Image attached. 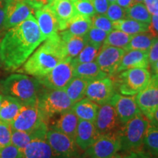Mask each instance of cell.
I'll return each instance as SVG.
<instances>
[{
  "label": "cell",
  "mask_w": 158,
  "mask_h": 158,
  "mask_svg": "<svg viewBox=\"0 0 158 158\" xmlns=\"http://www.w3.org/2000/svg\"><path fill=\"white\" fill-rule=\"evenodd\" d=\"M45 41L37 20L32 15L9 29L0 42V54L5 70H15L25 63L41 43Z\"/></svg>",
  "instance_id": "1"
},
{
  "label": "cell",
  "mask_w": 158,
  "mask_h": 158,
  "mask_svg": "<svg viewBox=\"0 0 158 158\" xmlns=\"http://www.w3.org/2000/svg\"><path fill=\"white\" fill-rule=\"evenodd\" d=\"M67 58L63 43L57 33L45 40L43 45L29 57L23 70L27 74L41 78Z\"/></svg>",
  "instance_id": "2"
},
{
  "label": "cell",
  "mask_w": 158,
  "mask_h": 158,
  "mask_svg": "<svg viewBox=\"0 0 158 158\" xmlns=\"http://www.w3.org/2000/svg\"><path fill=\"white\" fill-rule=\"evenodd\" d=\"M41 84L37 78L23 74H12L0 81V91L5 95L10 96L22 104L37 101Z\"/></svg>",
  "instance_id": "3"
},
{
  "label": "cell",
  "mask_w": 158,
  "mask_h": 158,
  "mask_svg": "<svg viewBox=\"0 0 158 158\" xmlns=\"http://www.w3.org/2000/svg\"><path fill=\"white\" fill-rule=\"evenodd\" d=\"M149 124V120L141 112L122 125L119 131L121 150L128 152L141 149Z\"/></svg>",
  "instance_id": "4"
},
{
  "label": "cell",
  "mask_w": 158,
  "mask_h": 158,
  "mask_svg": "<svg viewBox=\"0 0 158 158\" xmlns=\"http://www.w3.org/2000/svg\"><path fill=\"white\" fill-rule=\"evenodd\" d=\"M37 105L48 121L51 116L71 109L73 103L64 90L45 88L40 92Z\"/></svg>",
  "instance_id": "5"
},
{
  "label": "cell",
  "mask_w": 158,
  "mask_h": 158,
  "mask_svg": "<svg viewBox=\"0 0 158 158\" xmlns=\"http://www.w3.org/2000/svg\"><path fill=\"white\" fill-rule=\"evenodd\" d=\"M151 74L147 68H133L118 75L116 88L123 95L135 96L149 84Z\"/></svg>",
  "instance_id": "6"
},
{
  "label": "cell",
  "mask_w": 158,
  "mask_h": 158,
  "mask_svg": "<svg viewBox=\"0 0 158 158\" xmlns=\"http://www.w3.org/2000/svg\"><path fill=\"white\" fill-rule=\"evenodd\" d=\"M44 124H47V121L39 108L37 101L34 103L22 104L11 126L13 130L31 132Z\"/></svg>",
  "instance_id": "7"
},
{
  "label": "cell",
  "mask_w": 158,
  "mask_h": 158,
  "mask_svg": "<svg viewBox=\"0 0 158 158\" xmlns=\"http://www.w3.org/2000/svg\"><path fill=\"white\" fill-rule=\"evenodd\" d=\"M73 78L74 64L72 59L67 58L59 63L45 76L37 78L45 88L64 90Z\"/></svg>",
  "instance_id": "8"
},
{
  "label": "cell",
  "mask_w": 158,
  "mask_h": 158,
  "mask_svg": "<svg viewBox=\"0 0 158 158\" xmlns=\"http://www.w3.org/2000/svg\"><path fill=\"white\" fill-rule=\"evenodd\" d=\"M121 150L119 132L100 135L95 142L85 151L87 158H108Z\"/></svg>",
  "instance_id": "9"
},
{
  "label": "cell",
  "mask_w": 158,
  "mask_h": 158,
  "mask_svg": "<svg viewBox=\"0 0 158 158\" xmlns=\"http://www.w3.org/2000/svg\"><path fill=\"white\" fill-rule=\"evenodd\" d=\"M46 140L57 158H74L77 156V145L74 139L54 127L48 130Z\"/></svg>",
  "instance_id": "10"
},
{
  "label": "cell",
  "mask_w": 158,
  "mask_h": 158,
  "mask_svg": "<svg viewBox=\"0 0 158 158\" xmlns=\"http://www.w3.org/2000/svg\"><path fill=\"white\" fill-rule=\"evenodd\" d=\"M94 124L99 135L118 133L122 127L115 108L110 103L99 106Z\"/></svg>",
  "instance_id": "11"
},
{
  "label": "cell",
  "mask_w": 158,
  "mask_h": 158,
  "mask_svg": "<svg viewBox=\"0 0 158 158\" xmlns=\"http://www.w3.org/2000/svg\"><path fill=\"white\" fill-rule=\"evenodd\" d=\"M115 82L110 76L93 81L88 84L85 96L98 106L109 103L116 92Z\"/></svg>",
  "instance_id": "12"
},
{
  "label": "cell",
  "mask_w": 158,
  "mask_h": 158,
  "mask_svg": "<svg viewBox=\"0 0 158 158\" xmlns=\"http://www.w3.org/2000/svg\"><path fill=\"white\" fill-rule=\"evenodd\" d=\"M135 99L141 113L150 121L158 108V74L151 76L148 86L135 95Z\"/></svg>",
  "instance_id": "13"
},
{
  "label": "cell",
  "mask_w": 158,
  "mask_h": 158,
  "mask_svg": "<svg viewBox=\"0 0 158 158\" xmlns=\"http://www.w3.org/2000/svg\"><path fill=\"white\" fill-rule=\"evenodd\" d=\"M125 52L122 48L102 45L95 62L102 72L108 76H114Z\"/></svg>",
  "instance_id": "14"
},
{
  "label": "cell",
  "mask_w": 158,
  "mask_h": 158,
  "mask_svg": "<svg viewBox=\"0 0 158 158\" xmlns=\"http://www.w3.org/2000/svg\"><path fill=\"white\" fill-rule=\"evenodd\" d=\"M109 103L115 108L122 125L126 124L138 114L141 113L136 103L135 96H127L116 93Z\"/></svg>",
  "instance_id": "15"
},
{
  "label": "cell",
  "mask_w": 158,
  "mask_h": 158,
  "mask_svg": "<svg viewBox=\"0 0 158 158\" xmlns=\"http://www.w3.org/2000/svg\"><path fill=\"white\" fill-rule=\"evenodd\" d=\"M7 11L5 22V30L19 25L35 13V10L23 2L7 0Z\"/></svg>",
  "instance_id": "16"
},
{
  "label": "cell",
  "mask_w": 158,
  "mask_h": 158,
  "mask_svg": "<svg viewBox=\"0 0 158 158\" xmlns=\"http://www.w3.org/2000/svg\"><path fill=\"white\" fill-rule=\"evenodd\" d=\"M35 14L40 31L45 40L58 33L59 24L56 18L48 5L35 10Z\"/></svg>",
  "instance_id": "17"
},
{
  "label": "cell",
  "mask_w": 158,
  "mask_h": 158,
  "mask_svg": "<svg viewBox=\"0 0 158 158\" xmlns=\"http://www.w3.org/2000/svg\"><path fill=\"white\" fill-rule=\"evenodd\" d=\"M48 5L56 18L59 31L65 30L68 28L69 23L77 15L71 0H49Z\"/></svg>",
  "instance_id": "18"
},
{
  "label": "cell",
  "mask_w": 158,
  "mask_h": 158,
  "mask_svg": "<svg viewBox=\"0 0 158 158\" xmlns=\"http://www.w3.org/2000/svg\"><path fill=\"white\" fill-rule=\"evenodd\" d=\"M99 136L94 122L79 119L74 138L79 149L86 151L95 142Z\"/></svg>",
  "instance_id": "19"
},
{
  "label": "cell",
  "mask_w": 158,
  "mask_h": 158,
  "mask_svg": "<svg viewBox=\"0 0 158 158\" xmlns=\"http://www.w3.org/2000/svg\"><path fill=\"white\" fill-rule=\"evenodd\" d=\"M149 63L148 60V51L130 50L124 53L121 62L118 65L116 74L133 68H147Z\"/></svg>",
  "instance_id": "20"
},
{
  "label": "cell",
  "mask_w": 158,
  "mask_h": 158,
  "mask_svg": "<svg viewBox=\"0 0 158 158\" xmlns=\"http://www.w3.org/2000/svg\"><path fill=\"white\" fill-rule=\"evenodd\" d=\"M23 158H57L46 137L32 140L23 151Z\"/></svg>",
  "instance_id": "21"
},
{
  "label": "cell",
  "mask_w": 158,
  "mask_h": 158,
  "mask_svg": "<svg viewBox=\"0 0 158 158\" xmlns=\"http://www.w3.org/2000/svg\"><path fill=\"white\" fill-rule=\"evenodd\" d=\"M47 124H43L39 128L31 132H23L13 130L12 128L11 143L23 152V149L32 140L37 138L46 137L48 131Z\"/></svg>",
  "instance_id": "22"
},
{
  "label": "cell",
  "mask_w": 158,
  "mask_h": 158,
  "mask_svg": "<svg viewBox=\"0 0 158 158\" xmlns=\"http://www.w3.org/2000/svg\"><path fill=\"white\" fill-rule=\"evenodd\" d=\"M59 35L63 43L65 54L68 58L73 59L78 56L87 43L85 36H75L70 34L67 30L61 31Z\"/></svg>",
  "instance_id": "23"
},
{
  "label": "cell",
  "mask_w": 158,
  "mask_h": 158,
  "mask_svg": "<svg viewBox=\"0 0 158 158\" xmlns=\"http://www.w3.org/2000/svg\"><path fill=\"white\" fill-rule=\"evenodd\" d=\"M78 122L79 118L71 108L61 114L53 127L74 139Z\"/></svg>",
  "instance_id": "24"
},
{
  "label": "cell",
  "mask_w": 158,
  "mask_h": 158,
  "mask_svg": "<svg viewBox=\"0 0 158 158\" xmlns=\"http://www.w3.org/2000/svg\"><path fill=\"white\" fill-rule=\"evenodd\" d=\"M98 108V105L87 98L75 102L72 106V110L79 119L92 122L95 121Z\"/></svg>",
  "instance_id": "25"
},
{
  "label": "cell",
  "mask_w": 158,
  "mask_h": 158,
  "mask_svg": "<svg viewBox=\"0 0 158 158\" xmlns=\"http://www.w3.org/2000/svg\"><path fill=\"white\" fill-rule=\"evenodd\" d=\"M108 76L100 70L95 61L74 65V77H78L89 82Z\"/></svg>",
  "instance_id": "26"
},
{
  "label": "cell",
  "mask_w": 158,
  "mask_h": 158,
  "mask_svg": "<svg viewBox=\"0 0 158 158\" xmlns=\"http://www.w3.org/2000/svg\"><path fill=\"white\" fill-rule=\"evenodd\" d=\"M21 106L22 103L17 99L5 95L0 108V120L11 124L19 114Z\"/></svg>",
  "instance_id": "27"
},
{
  "label": "cell",
  "mask_w": 158,
  "mask_h": 158,
  "mask_svg": "<svg viewBox=\"0 0 158 158\" xmlns=\"http://www.w3.org/2000/svg\"><path fill=\"white\" fill-rule=\"evenodd\" d=\"M150 25L151 24H147L130 19H121L113 22L114 29H118L130 35H135L149 31Z\"/></svg>",
  "instance_id": "28"
},
{
  "label": "cell",
  "mask_w": 158,
  "mask_h": 158,
  "mask_svg": "<svg viewBox=\"0 0 158 158\" xmlns=\"http://www.w3.org/2000/svg\"><path fill=\"white\" fill-rule=\"evenodd\" d=\"M155 33L148 31L146 32L133 35L131 40L126 47L125 51L130 50H141L149 51L156 38Z\"/></svg>",
  "instance_id": "29"
},
{
  "label": "cell",
  "mask_w": 158,
  "mask_h": 158,
  "mask_svg": "<svg viewBox=\"0 0 158 158\" xmlns=\"http://www.w3.org/2000/svg\"><path fill=\"white\" fill-rule=\"evenodd\" d=\"M89 81L78 77H74L64 89L69 98L73 103L79 101L84 98Z\"/></svg>",
  "instance_id": "30"
},
{
  "label": "cell",
  "mask_w": 158,
  "mask_h": 158,
  "mask_svg": "<svg viewBox=\"0 0 158 158\" xmlns=\"http://www.w3.org/2000/svg\"><path fill=\"white\" fill-rule=\"evenodd\" d=\"M92 19L91 18L83 16L77 14L73 18L69 23L67 30L69 33L75 36H85L89 29L92 28Z\"/></svg>",
  "instance_id": "31"
},
{
  "label": "cell",
  "mask_w": 158,
  "mask_h": 158,
  "mask_svg": "<svg viewBox=\"0 0 158 158\" xmlns=\"http://www.w3.org/2000/svg\"><path fill=\"white\" fill-rule=\"evenodd\" d=\"M126 18L147 24H151L152 22V14L142 2H134L126 9Z\"/></svg>",
  "instance_id": "32"
},
{
  "label": "cell",
  "mask_w": 158,
  "mask_h": 158,
  "mask_svg": "<svg viewBox=\"0 0 158 158\" xmlns=\"http://www.w3.org/2000/svg\"><path fill=\"white\" fill-rule=\"evenodd\" d=\"M132 37L133 35H128L118 29H115L108 33L102 45L120 48L125 51L126 47L131 40Z\"/></svg>",
  "instance_id": "33"
},
{
  "label": "cell",
  "mask_w": 158,
  "mask_h": 158,
  "mask_svg": "<svg viewBox=\"0 0 158 158\" xmlns=\"http://www.w3.org/2000/svg\"><path fill=\"white\" fill-rule=\"evenodd\" d=\"M143 146L152 155L158 157V127L149 124L143 139Z\"/></svg>",
  "instance_id": "34"
},
{
  "label": "cell",
  "mask_w": 158,
  "mask_h": 158,
  "mask_svg": "<svg viewBox=\"0 0 158 158\" xmlns=\"http://www.w3.org/2000/svg\"><path fill=\"white\" fill-rule=\"evenodd\" d=\"M100 48L94 46L89 43H86V45L82 49V51L79 53L78 56L72 59L73 63L74 65H76L81 64V63L94 62L98 56L99 52H100Z\"/></svg>",
  "instance_id": "35"
},
{
  "label": "cell",
  "mask_w": 158,
  "mask_h": 158,
  "mask_svg": "<svg viewBox=\"0 0 158 158\" xmlns=\"http://www.w3.org/2000/svg\"><path fill=\"white\" fill-rule=\"evenodd\" d=\"M108 33L101 29L92 27L89 29L87 34L85 35L87 43L100 48L103 44Z\"/></svg>",
  "instance_id": "36"
},
{
  "label": "cell",
  "mask_w": 158,
  "mask_h": 158,
  "mask_svg": "<svg viewBox=\"0 0 158 158\" xmlns=\"http://www.w3.org/2000/svg\"><path fill=\"white\" fill-rule=\"evenodd\" d=\"M73 3L76 13L83 16L92 18L96 15L94 7L89 0H71Z\"/></svg>",
  "instance_id": "37"
},
{
  "label": "cell",
  "mask_w": 158,
  "mask_h": 158,
  "mask_svg": "<svg viewBox=\"0 0 158 158\" xmlns=\"http://www.w3.org/2000/svg\"><path fill=\"white\" fill-rule=\"evenodd\" d=\"M91 19L92 27L100 29L108 33L113 30V22L105 15H94Z\"/></svg>",
  "instance_id": "38"
},
{
  "label": "cell",
  "mask_w": 158,
  "mask_h": 158,
  "mask_svg": "<svg viewBox=\"0 0 158 158\" xmlns=\"http://www.w3.org/2000/svg\"><path fill=\"white\" fill-rule=\"evenodd\" d=\"M105 15L114 22L126 17V9L122 7L116 2L110 3Z\"/></svg>",
  "instance_id": "39"
},
{
  "label": "cell",
  "mask_w": 158,
  "mask_h": 158,
  "mask_svg": "<svg viewBox=\"0 0 158 158\" xmlns=\"http://www.w3.org/2000/svg\"><path fill=\"white\" fill-rule=\"evenodd\" d=\"M11 124L0 120V148L11 144Z\"/></svg>",
  "instance_id": "40"
},
{
  "label": "cell",
  "mask_w": 158,
  "mask_h": 158,
  "mask_svg": "<svg viewBox=\"0 0 158 158\" xmlns=\"http://www.w3.org/2000/svg\"><path fill=\"white\" fill-rule=\"evenodd\" d=\"M0 158H23V152L13 144L0 148Z\"/></svg>",
  "instance_id": "41"
},
{
  "label": "cell",
  "mask_w": 158,
  "mask_h": 158,
  "mask_svg": "<svg viewBox=\"0 0 158 158\" xmlns=\"http://www.w3.org/2000/svg\"><path fill=\"white\" fill-rule=\"evenodd\" d=\"M94 7L96 14L105 15L109 7V2L108 0H89Z\"/></svg>",
  "instance_id": "42"
},
{
  "label": "cell",
  "mask_w": 158,
  "mask_h": 158,
  "mask_svg": "<svg viewBox=\"0 0 158 158\" xmlns=\"http://www.w3.org/2000/svg\"><path fill=\"white\" fill-rule=\"evenodd\" d=\"M7 0H0V37H2L5 29V22L6 19V11H7Z\"/></svg>",
  "instance_id": "43"
},
{
  "label": "cell",
  "mask_w": 158,
  "mask_h": 158,
  "mask_svg": "<svg viewBox=\"0 0 158 158\" xmlns=\"http://www.w3.org/2000/svg\"><path fill=\"white\" fill-rule=\"evenodd\" d=\"M148 60L149 64H152L158 60V37H156L148 51Z\"/></svg>",
  "instance_id": "44"
},
{
  "label": "cell",
  "mask_w": 158,
  "mask_h": 158,
  "mask_svg": "<svg viewBox=\"0 0 158 158\" xmlns=\"http://www.w3.org/2000/svg\"><path fill=\"white\" fill-rule=\"evenodd\" d=\"M124 158H157V157L147 152L139 149L128 152V153L124 156Z\"/></svg>",
  "instance_id": "45"
},
{
  "label": "cell",
  "mask_w": 158,
  "mask_h": 158,
  "mask_svg": "<svg viewBox=\"0 0 158 158\" xmlns=\"http://www.w3.org/2000/svg\"><path fill=\"white\" fill-rule=\"evenodd\" d=\"M49 0H26L25 2L32 7L33 9L37 10L44 6L48 5Z\"/></svg>",
  "instance_id": "46"
},
{
  "label": "cell",
  "mask_w": 158,
  "mask_h": 158,
  "mask_svg": "<svg viewBox=\"0 0 158 158\" xmlns=\"http://www.w3.org/2000/svg\"><path fill=\"white\" fill-rule=\"evenodd\" d=\"M116 2L123 8L127 9L133 5L135 2V1L134 0H116Z\"/></svg>",
  "instance_id": "47"
},
{
  "label": "cell",
  "mask_w": 158,
  "mask_h": 158,
  "mask_svg": "<svg viewBox=\"0 0 158 158\" xmlns=\"http://www.w3.org/2000/svg\"><path fill=\"white\" fill-rule=\"evenodd\" d=\"M151 27L158 33V13L152 15Z\"/></svg>",
  "instance_id": "48"
},
{
  "label": "cell",
  "mask_w": 158,
  "mask_h": 158,
  "mask_svg": "<svg viewBox=\"0 0 158 158\" xmlns=\"http://www.w3.org/2000/svg\"><path fill=\"white\" fill-rule=\"evenodd\" d=\"M150 123L158 127V108L154 111L152 116L150 119Z\"/></svg>",
  "instance_id": "49"
},
{
  "label": "cell",
  "mask_w": 158,
  "mask_h": 158,
  "mask_svg": "<svg viewBox=\"0 0 158 158\" xmlns=\"http://www.w3.org/2000/svg\"><path fill=\"white\" fill-rule=\"evenodd\" d=\"M151 65L152 70L153 72L155 73V74H158V60Z\"/></svg>",
  "instance_id": "50"
},
{
  "label": "cell",
  "mask_w": 158,
  "mask_h": 158,
  "mask_svg": "<svg viewBox=\"0 0 158 158\" xmlns=\"http://www.w3.org/2000/svg\"><path fill=\"white\" fill-rule=\"evenodd\" d=\"M158 0H143V2H145V5L146 6H149V5H152L154 4H155Z\"/></svg>",
  "instance_id": "51"
},
{
  "label": "cell",
  "mask_w": 158,
  "mask_h": 158,
  "mask_svg": "<svg viewBox=\"0 0 158 158\" xmlns=\"http://www.w3.org/2000/svg\"><path fill=\"white\" fill-rule=\"evenodd\" d=\"M108 158H124L123 157H122L121 155H114V156H112V157H108Z\"/></svg>",
  "instance_id": "52"
},
{
  "label": "cell",
  "mask_w": 158,
  "mask_h": 158,
  "mask_svg": "<svg viewBox=\"0 0 158 158\" xmlns=\"http://www.w3.org/2000/svg\"><path fill=\"white\" fill-rule=\"evenodd\" d=\"M3 95L2 94H0V108H1V106H2V100H3Z\"/></svg>",
  "instance_id": "53"
},
{
  "label": "cell",
  "mask_w": 158,
  "mask_h": 158,
  "mask_svg": "<svg viewBox=\"0 0 158 158\" xmlns=\"http://www.w3.org/2000/svg\"><path fill=\"white\" fill-rule=\"evenodd\" d=\"M2 37H0V42H1V40H2ZM2 65V59H1V54H0V68H1Z\"/></svg>",
  "instance_id": "54"
},
{
  "label": "cell",
  "mask_w": 158,
  "mask_h": 158,
  "mask_svg": "<svg viewBox=\"0 0 158 158\" xmlns=\"http://www.w3.org/2000/svg\"><path fill=\"white\" fill-rule=\"evenodd\" d=\"M108 1L109 2V3L110 4V3H114V2H116V0H108Z\"/></svg>",
  "instance_id": "55"
},
{
  "label": "cell",
  "mask_w": 158,
  "mask_h": 158,
  "mask_svg": "<svg viewBox=\"0 0 158 158\" xmlns=\"http://www.w3.org/2000/svg\"><path fill=\"white\" fill-rule=\"evenodd\" d=\"M12 1H14V2H25L26 0H12Z\"/></svg>",
  "instance_id": "56"
},
{
  "label": "cell",
  "mask_w": 158,
  "mask_h": 158,
  "mask_svg": "<svg viewBox=\"0 0 158 158\" xmlns=\"http://www.w3.org/2000/svg\"><path fill=\"white\" fill-rule=\"evenodd\" d=\"M134 1L136 2H143V0H134Z\"/></svg>",
  "instance_id": "57"
}]
</instances>
